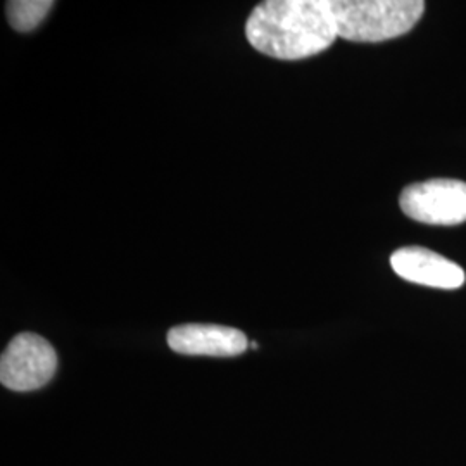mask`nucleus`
<instances>
[{"instance_id":"1","label":"nucleus","mask_w":466,"mask_h":466,"mask_svg":"<svg viewBox=\"0 0 466 466\" xmlns=\"http://www.w3.org/2000/svg\"><path fill=\"white\" fill-rule=\"evenodd\" d=\"M246 36L269 57L299 61L329 49L339 32L330 0H268L252 11Z\"/></svg>"},{"instance_id":"6","label":"nucleus","mask_w":466,"mask_h":466,"mask_svg":"<svg viewBox=\"0 0 466 466\" xmlns=\"http://www.w3.org/2000/svg\"><path fill=\"white\" fill-rule=\"evenodd\" d=\"M169 350L187 356L232 358L249 348L246 333L223 325H178L167 332Z\"/></svg>"},{"instance_id":"4","label":"nucleus","mask_w":466,"mask_h":466,"mask_svg":"<svg viewBox=\"0 0 466 466\" xmlns=\"http://www.w3.org/2000/svg\"><path fill=\"white\" fill-rule=\"evenodd\" d=\"M402 213L418 223L454 227L466 221V184L454 178H433L413 184L400 198Z\"/></svg>"},{"instance_id":"5","label":"nucleus","mask_w":466,"mask_h":466,"mask_svg":"<svg viewBox=\"0 0 466 466\" xmlns=\"http://www.w3.org/2000/svg\"><path fill=\"white\" fill-rule=\"evenodd\" d=\"M390 267L406 282L454 290L466 280L465 269L425 248H400L390 256Z\"/></svg>"},{"instance_id":"7","label":"nucleus","mask_w":466,"mask_h":466,"mask_svg":"<svg viewBox=\"0 0 466 466\" xmlns=\"http://www.w3.org/2000/svg\"><path fill=\"white\" fill-rule=\"evenodd\" d=\"M52 7L54 2L50 0H11L5 4V13L16 32L28 34L44 21Z\"/></svg>"},{"instance_id":"8","label":"nucleus","mask_w":466,"mask_h":466,"mask_svg":"<svg viewBox=\"0 0 466 466\" xmlns=\"http://www.w3.org/2000/svg\"><path fill=\"white\" fill-rule=\"evenodd\" d=\"M250 348H252V350H258V348H259V344H258V342H252V344H250Z\"/></svg>"},{"instance_id":"2","label":"nucleus","mask_w":466,"mask_h":466,"mask_svg":"<svg viewBox=\"0 0 466 466\" xmlns=\"http://www.w3.org/2000/svg\"><path fill=\"white\" fill-rule=\"evenodd\" d=\"M337 32L350 42H383L408 34L425 13L421 0H330Z\"/></svg>"},{"instance_id":"3","label":"nucleus","mask_w":466,"mask_h":466,"mask_svg":"<svg viewBox=\"0 0 466 466\" xmlns=\"http://www.w3.org/2000/svg\"><path fill=\"white\" fill-rule=\"evenodd\" d=\"M57 370L56 350L36 333H19L0 358V382L16 392L36 390L52 380Z\"/></svg>"}]
</instances>
